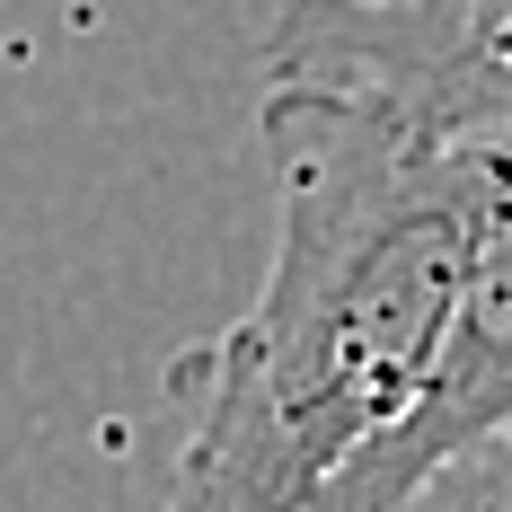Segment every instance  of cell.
<instances>
[{"label":"cell","mask_w":512,"mask_h":512,"mask_svg":"<svg viewBox=\"0 0 512 512\" xmlns=\"http://www.w3.org/2000/svg\"><path fill=\"white\" fill-rule=\"evenodd\" d=\"M398 512H512V433L477 442L460 460H442Z\"/></svg>","instance_id":"obj_3"},{"label":"cell","mask_w":512,"mask_h":512,"mask_svg":"<svg viewBox=\"0 0 512 512\" xmlns=\"http://www.w3.org/2000/svg\"><path fill=\"white\" fill-rule=\"evenodd\" d=\"M495 433H512V124L495 142V159H486V195H477V221H468L460 292H451V318H442L424 389L398 415V433L371 442L318 512H398L442 460H460V451L495 442Z\"/></svg>","instance_id":"obj_2"},{"label":"cell","mask_w":512,"mask_h":512,"mask_svg":"<svg viewBox=\"0 0 512 512\" xmlns=\"http://www.w3.org/2000/svg\"><path fill=\"white\" fill-rule=\"evenodd\" d=\"M512 124V0H283L256 142L274 256L204 354L159 512H318L415 407Z\"/></svg>","instance_id":"obj_1"}]
</instances>
